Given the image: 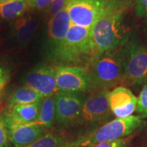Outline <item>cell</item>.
<instances>
[{
  "instance_id": "6da1fadb",
  "label": "cell",
  "mask_w": 147,
  "mask_h": 147,
  "mask_svg": "<svg viewBox=\"0 0 147 147\" xmlns=\"http://www.w3.org/2000/svg\"><path fill=\"white\" fill-rule=\"evenodd\" d=\"M123 16V4L117 0L93 24L91 28L93 58L125 43L126 31Z\"/></svg>"
},
{
  "instance_id": "7a4b0ae2",
  "label": "cell",
  "mask_w": 147,
  "mask_h": 147,
  "mask_svg": "<svg viewBox=\"0 0 147 147\" xmlns=\"http://www.w3.org/2000/svg\"><path fill=\"white\" fill-rule=\"evenodd\" d=\"M143 124L144 121L139 115L116 118L75 138L67 140L61 147H93L101 143L123 138L131 136Z\"/></svg>"
},
{
  "instance_id": "3957f363",
  "label": "cell",
  "mask_w": 147,
  "mask_h": 147,
  "mask_svg": "<svg viewBox=\"0 0 147 147\" xmlns=\"http://www.w3.org/2000/svg\"><path fill=\"white\" fill-rule=\"evenodd\" d=\"M53 56L61 66H80L93 58L91 29L71 24L63 42L53 49Z\"/></svg>"
},
{
  "instance_id": "277c9868",
  "label": "cell",
  "mask_w": 147,
  "mask_h": 147,
  "mask_svg": "<svg viewBox=\"0 0 147 147\" xmlns=\"http://www.w3.org/2000/svg\"><path fill=\"white\" fill-rule=\"evenodd\" d=\"M87 68L91 76L93 91H109L123 82L121 47L96 55L89 63Z\"/></svg>"
},
{
  "instance_id": "5b68a950",
  "label": "cell",
  "mask_w": 147,
  "mask_h": 147,
  "mask_svg": "<svg viewBox=\"0 0 147 147\" xmlns=\"http://www.w3.org/2000/svg\"><path fill=\"white\" fill-rule=\"evenodd\" d=\"M123 80L130 85L147 82V47L136 42H126L121 46Z\"/></svg>"
},
{
  "instance_id": "8992f818",
  "label": "cell",
  "mask_w": 147,
  "mask_h": 147,
  "mask_svg": "<svg viewBox=\"0 0 147 147\" xmlns=\"http://www.w3.org/2000/svg\"><path fill=\"white\" fill-rule=\"evenodd\" d=\"M117 0H67L65 7L71 24L91 29Z\"/></svg>"
},
{
  "instance_id": "52a82bcc",
  "label": "cell",
  "mask_w": 147,
  "mask_h": 147,
  "mask_svg": "<svg viewBox=\"0 0 147 147\" xmlns=\"http://www.w3.org/2000/svg\"><path fill=\"white\" fill-rule=\"evenodd\" d=\"M109 91H92L84 101L76 125L97 127L108 122L113 115L108 103Z\"/></svg>"
},
{
  "instance_id": "ba28073f",
  "label": "cell",
  "mask_w": 147,
  "mask_h": 147,
  "mask_svg": "<svg viewBox=\"0 0 147 147\" xmlns=\"http://www.w3.org/2000/svg\"><path fill=\"white\" fill-rule=\"evenodd\" d=\"M58 92L84 93L93 91L92 80L87 67L83 66L55 67Z\"/></svg>"
},
{
  "instance_id": "9c48e42d",
  "label": "cell",
  "mask_w": 147,
  "mask_h": 147,
  "mask_svg": "<svg viewBox=\"0 0 147 147\" xmlns=\"http://www.w3.org/2000/svg\"><path fill=\"white\" fill-rule=\"evenodd\" d=\"M84 93L59 91L55 95V121L63 128L76 125L85 100Z\"/></svg>"
},
{
  "instance_id": "30bf717a",
  "label": "cell",
  "mask_w": 147,
  "mask_h": 147,
  "mask_svg": "<svg viewBox=\"0 0 147 147\" xmlns=\"http://www.w3.org/2000/svg\"><path fill=\"white\" fill-rule=\"evenodd\" d=\"M27 87L44 97L55 95L58 92L55 67L42 66L29 72L25 79Z\"/></svg>"
},
{
  "instance_id": "8fae6325",
  "label": "cell",
  "mask_w": 147,
  "mask_h": 147,
  "mask_svg": "<svg viewBox=\"0 0 147 147\" xmlns=\"http://www.w3.org/2000/svg\"><path fill=\"white\" fill-rule=\"evenodd\" d=\"M5 119L13 147H26L47 133L45 128L37 123H23L5 117Z\"/></svg>"
},
{
  "instance_id": "7c38bea8",
  "label": "cell",
  "mask_w": 147,
  "mask_h": 147,
  "mask_svg": "<svg viewBox=\"0 0 147 147\" xmlns=\"http://www.w3.org/2000/svg\"><path fill=\"white\" fill-rule=\"evenodd\" d=\"M137 97L131 90L124 87H116L108 93V103L112 113L117 119L130 117L136 111Z\"/></svg>"
},
{
  "instance_id": "4fadbf2b",
  "label": "cell",
  "mask_w": 147,
  "mask_h": 147,
  "mask_svg": "<svg viewBox=\"0 0 147 147\" xmlns=\"http://www.w3.org/2000/svg\"><path fill=\"white\" fill-rule=\"evenodd\" d=\"M71 25L68 12L65 6L51 17L48 27V36L53 49L63 42Z\"/></svg>"
},
{
  "instance_id": "5bb4252c",
  "label": "cell",
  "mask_w": 147,
  "mask_h": 147,
  "mask_svg": "<svg viewBox=\"0 0 147 147\" xmlns=\"http://www.w3.org/2000/svg\"><path fill=\"white\" fill-rule=\"evenodd\" d=\"M41 102L14 106L8 110L5 117L23 123H36L39 115Z\"/></svg>"
},
{
  "instance_id": "9a60e30c",
  "label": "cell",
  "mask_w": 147,
  "mask_h": 147,
  "mask_svg": "<svg viewBox=\"0 0 147 147\" xmlns=\"http://www.w3.org/2000/svg\"><path fill=\"white\" fill-rule=\"evenodd\" d=\"M38 27V20L32 16L23 15L13 21L12 32L21 42H26L32 38Z\"/></svg>"
},
{
  "instance_id": "2e32d148",
  "label": "cell",
  "mask_w": 147,
  "mask_h": 147,
  "mask_svg": "<svg viewBox=\"0 0 147 147\" xmlns=\"http://www.w3.org/2000/svg\"><path fill=\"white\" fill-rule=\"evenodd\" d=\"M30 9L29 0H14L0 3V20L14 21L25 15Z\"/></svg>"
},
{
  "instance_id": "e0dca14e",
  "label": "cell",
  "mask_w": 147,
  "mask_h": 147,
  "mask_svg": "<svg viewBox=\"0 0 147 147\" xmlns=\"http://www.w3.org/2000/svg\"><path fill=\"white\" fill-rule=\"evenodd\" d=\"M44 97L38 92L31 89L27 86L18 88L14 92L11 96L8 110L18 104H29L40 102L43 100Z\"/></svg>"
},
{
  "instance_id": "ac0fdd59",
  "label": "cell",
  "mask_w": 147,
  "mask_h": 147,
  "mask_svg": "<svg viewBox=\"0 0 147 147\" xmlns=\"http://www.w3.org/2000/svg\"><path fill=\"white\" fill-rule=\"evenodd\" d=\"M55 121V95L44 97L41 102L39 115L36 123L45 129H50Z\"/></svg>"
},
{
  "instance_id": "d6986e66",
  "label": "cell",
  "mask_w": 147,
  "mask_h": 147,
  "mask_svg": "<svg viewBox=\"0 0 147 147\" xmlns=\"http://www.w3.org/2000/svg\"><path fill=\"white\" fill-rule=\"evenodd\" d=\"M67 140L65 134L48 132L26 147H61Z\"/></svg>"
},
{
  "instance_id": "ffe728a7",
  "label": "cell",
  "mask_w": 147,
  "mask_h": 147,
  "mask_svg": "<svg viewBox=\"0 0 147 147\" xmlns=\"http://www.w3.org/2000/svg\"><path fill=\"white\" fill-rule=\"evenodd\" d=\"M10 132L5 117L0 115V147H12Z\"/></svg>"
},
{
  "instance_id": "44dd1931",
  "label": "cell",
  "mask_w": 147,
  "mask_h": 147,
  "mask_svg": "<svg viewBox=\"0 0 147 147\" xmlns=\"http://www.w3.org/2000/svg\"><path fill=\"white\" fill-rule=\"evenodd\" d=\"M137 101L136 112L142 119L147 117V83L143 87Z\"/></svg>"
},
{
  "instance_id": "7402d4cb",
  "label": "cell",
  "mask_w": 147,
  "mask_h": 147,
  "mask_svg": "<svg viewBox=\"0 0 147 147\" xmlns=\"http://www.w3.org/2000/svg\"><path fill=\"white\" fill-rule=\"evenodd\" d=\"M10 79V70L3 64L0 63V98Z\"/></svg>"
},
{
  "instance_id": "603a6c76",
  "label": "cell",
  "mask_w": 147,
  "mask_h": 147,
  "mask_svg": "<svg viewBox=\"0 0 147 147\" xmlns=\"http://www.w3.org/2000/svg\"><path fill=\"white\" fill-rule=\"evenodd\" d=\"M130 141H131V137L127 136L110 142L101 143L93 147H128Z\"/></svg>"
},
{
  "instance_id": "cb8c5ba5",
  "label": "cell",
  "mask_w": 147,
  "mask_h": 147,
  "mask_svg": "<svg viewBox=\"0 0 147 147\" xmlns=\"http://www.w3.org/2000/svg\"><path fill=\"white\" fill-rule=\"evenodd\" d=\"M53 0H29L30 8L36 10H47Z\"/></svg>"
},
{
  "instance_id": "d4e9b609",
  "label": "cell",
  "mask_w": 147,
  "mask_h": 147,
  "mask_svg": "<svg viewBox=\"0 0 147 147\" xmlns=\"http://www.w3.org/2000/svg\"><path fill=\"white\" fill-rule=\"evenodd\" d=\"M65 3L66 0H53L47 10L48 13L50 14L51 17L61 10L65 6Z\"/></svg>"
},
{
  "instance_id": "484cf974",
  "label": "cell",
  "mask_w": 147,
  "mask_h": 147,
  "mask_svg": "<svg viewBox=\"0 0 147 147\" xmlns=\"http://www.w3.org/2000/svg\"><path fill=\"white\" fill-rule=\"evenodd\" d=\"M135 14L138 17L147 18V0H136Z\"/></svg>"
},
{
  "instance_id": "4316f807",
  "label": "cell",
  "mask_w": 147,
  "mask_h": 147,
  "mask_svg": "<svg viewBox=\"0 0 147 147\" xmlns=\"http://www.w3.org/2000/svg\"><path fill=\"white\" fill-rule=\"evenodd\" d=\"M14 1V0H0V3L8 2V1Z\"/></svg>"
},
{
  "instance_id": "83f0119b",
  "label": "cell",
  "mask_w": 147,
  "mask_h": 147,
  "mask_svg": "<svg viewBox=\"0 0 147 147\" xmlns=\"http://www.w3.org/2000/svg\"><path fill=\"white\" fill-rule=\"evenodd\" d=\"M146 22H147V18H146Z\"/></svg>"
},
{
  "instance_id": "f1b7e54d",
  "label": "cell",
  "mask_w": 147,
  "mask_h": 147,
  "mask_svg": "<svg viewBox=\"0 0 147 147\" xmlns=\"http://www.w3.org/2000/svg\"><path fill=\"white\" fill-rule=\"evenodd\" d=\"M66 1H67V0H66Z\"/></svg>"
}]
</instances>
